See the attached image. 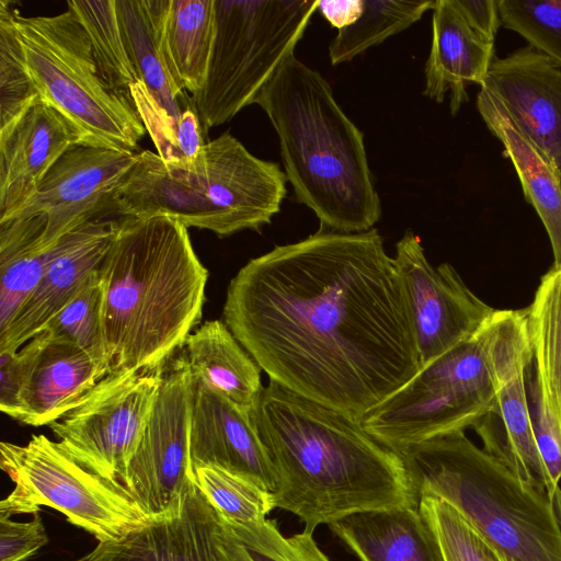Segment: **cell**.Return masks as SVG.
Wrapping results in <instances>:
<instances>
[{
    "instance_id": "1",
    "label": "cell",
    "mask_w": 561,
    "mask_h": 561,
    "mask_svg": "<svg viewBox=\"0 0 561 561\" xmlns=\"http://www.w3.org/2000/svg\"><path fill=\"white\" fill-rule=\"evenodd\" d=\"M222 314L270 380L357 421L422 368L403 278L375 228H320L251 259Z\"/></svg>"
},
{
    "instance_id": "2",
    "label": "cell",
    "mask_w": 561,
    "mask_h": 561,
    "mask_svg": "<svg viewBox=\"0 0 561 561\" xmlns=\"http://www.w3.org/2000/svg\"><path fill=\"white\" fill-rule=\"evenodd\" d=\"M251 415L276 474L274 507L305 530L354 513L419 507L402 459L348 414L270 380Z\"/></svg>"
},
{
    "instance_id": "3",
    "label": "cell",
    "mask_w": 561,
    "mask_h": 561,
    "mask_svg": "<svg viewBox=\"0 0 561 561\" xmlns=\"http://www.w3.org/2000/svg\"><path fill=\"white\" fill-rule=\"evenodd\" d=\"M99 273L111 371L164 367L205 304L208 272L187 228L165 216L122 217Z\"/></svg>"
},
{
    "instance_id": "4",
    "label": "cell",
    "mask_w": 561,
    "mask_h": 561,
    "mask_svg": "<svg viewBox=\"0 0 561 561\" xmlns=\"http://www.w3.org/2000/svg\"><path fill=\"white\" fill-rule=\"evenodd\" d=\"M254 103L277 134L297 202L316 214L320 228L346 233L373 229L381 203L364 134L340 107L329 82L291 55Z\"/></svg>"
},
{
    "instance_id": "5",
    "label": "cell",
    "mask_w": 561,
    "mask_h": 561,
    "mask_svg": "<svg viewBox=\"0 0 561 561\" xmlns=\"http://www.w3.org/2000/svg\"><path fill=\"white\" fill-rule=\"evenodd\" d=\"M278 163L253 156L232 135L207 141L192 163L171 164L150 150L139 158L113 196L122 217L165 216L219 238L260 231L286 196Z\"/></svg>"
},
{
    "instance_id": "6",
    "label": "cell",
    "mask_w": 561,
    "mask_h": 561,
    "mask_svg": "<svg viewBox=\"0 0 561 561\" xmlns=\"http://www.w3.org/2000/svg\"><path fill=\"white\" fill-rule=\"evenodd\" d=\"M417 499L451 505L511 561H561V522L548 494L456 431L398 451Z\"/></svg>"
},
{
    "instance_id": "7",
    "label": "cell",
    "mask_w": 561,
    "mask_h": 561,
    "mask_svg": "<svg viewBox=\"0 0 561 561\" xmlns=\"http://www.w3.org/2000/svg\"><path fill=\"white\" fill-rule=\"evenodd\" d=\"M16 26L42 101L68 122L79 145L134 151L146 128L133 102L103 79L77 15L69 9L53 16L16 15Z\"/></svg>"
},
{
    "instance_id": "8",
    "label": "cell",
    "mask_w": 561,
    "mask_h": 561,
    "mask_svg": "<svg viewBox=\"0 0 561 561\" xmlns=\"http://www.w3.org/2000/svg\"><path fill=\"white\" fill-rule=\"evenodd\" d=\"M319 0H215L216 33L206 79L192 95L204 131L253 104L294 55Z\"/></svg>"
},
{
    "instance_id": "9",
    "label": "cell",
    "mask_w": 561,
    "mask_h": 561,
    "mask_svg": "<svg viewBox=\"0 0 561 561\" xmlns=\"http://www.w3.org/2000/svg\"><path fill=\"white\" fill-rule=\"evenodd\" d=\"M488 321L366 413L359 421L363 428L398 451L472 427L495 403Z\"/></svg>"
},
{
    "instance_id": "10",
    "label": "cell",
    "mask_w": 561,
    "mask_h": 561,
    "mask_svg": "<svg viewBox=\"0 0 561 561\" xmlns=\"http://www.w3.org/2000/svg\"><path fill=\"white\" fill-rule=\"evenodd\" d=\"M0 466L15 485L0 503V517L49 506L99 542L118 541L154 522L123 484L92 473L45 435L26 445L2 442Z\"/></svg>"
},
{
    "instance_id": "11",
    "label": "cell",
    "mask_w": 561,
    "mask_h": 561,
    "mask_svg": "<svg viewBox=\"0 0 561 561\" xmlns=\"http://www.w3.org/2000/svg\"><path fill=\"white\" fill-rule=\"evenodd\" d=\"M163 367L107 374L90 394L50 430L82 467L123 484L159 393Z\"/></svg>"
},
{
    "instance_id": "12",
    "label": "cell",
    "mask_w": 561,
    "mask_h": 561,
    "mask_svg": "<svg viewBox=\"0 0 561 561\" xmlns=\"http://www.w3.org/2000/svg\"><path fill=\"white\" fill-rule=\"evenodd\" d=\"M488 328L495 403L472 428L488 454L556 503L561 494L552 489L529 420L525 371L533 355L526 309H495Z\"/></svg>"
},
{
    "instance_id": "13",
    "label": "cell",
    "mask_w": 561,
    "mask_h": 561,
    "mask_svg": "<svg viewBox=\"0 0 561 561\" xmlns=\"http://www.w3.org/2000/svg\"><path fill=\"white\" fill-rule=\"evenodd\" d=\"M158 397L123 485L153 520L180 512L195 482L190 461L194 380L183 352L169 359Z\"/></svg>"
},
{
    "instance_id": "14",
    "label": "cell",
    "mask_w": 561,
    "mask_h": 561,
    "mask_svg": "<svg viewBox=\"0 0 561 561\" xmlns=\"http://www.w3.org/2000/svg\"><path fill=\"white\" fill-rule=\"evenodd\" d=\"M138 158L134 151L72 146L50 168L34 194L3 221L33 219L44 229L39 248H50L112 210L113 196Z\"/></svg>"
},
{
    "instance_id": "15",
    "label": "cell",
    "mask_w": 561,
    "mask_h": 561,
    "mask_svg": "<svg viewBox=\"0 0 561 561\" xmlns=\"http://www.w3.org/2000/svg\"><path fill=\"white\" fill-rule=\"evenodd\" d=\"M422 367L472 336L495 309L465 284L449 263L433 266L420 238L407 230L396 244Z\"/></svg>"
},
{
    "instance_id": "16",
    "label": "cell",
    "mask_w": 561,
    "mask_h": 561,
    "mask_svg": "<svg viewBox=\"0 0 561 561\" xmlns=\"http://www.w3.org/2000/svg\"><path fill=\"white\" fill-rule=\"evenodd\" d=\"M170 0H115L116 13L129 59L139 82L130 91L134 107L158 154L176 160V131L183 112L194 106L173 78L163 47Z\"/></svg>"
},
{
    "instance_id": "17",
    "label": "cell",
    "mask_w": 561,
    "mask_h": 561,
    "mask_svg": "<svg viewBox=\"0 0 561 561\" xmlns=\"http://www.w3.org/2000/svg\"><path fill=\"white\" fill-rule=\"evenodd\" d=\"M80 561H240V542L194 482L178 514L118 541L99 542Z\"/></svg>"
},
{
    "instance_id": "18",
    "label": "cell",
    "mask_w": 561,
    "mask_h": 561,
    "mask_svg": "<svg viewBox=\"0 0 561 561\" xmlns=\"http://www.w3.org/2000/svg\"><path fill=\"white\" fill-rule=\"evenodd\" d=\"M481 88L561 176V67L527 45L494 57Z\"/></svg>"
},
{
    "instance_id": "19",
    "label": "cell",
    "mask_w": 561,
    "mask_h": 561,
    "mask_svg": "<svg viewBox=\"0 0 561 561\" xmlns=\"http://www.w3.org/2000/svg\"><path fill=\"white\" fill-rule=\"evenodd\" d=\"M194 380L190 461L194 470L216 466L245 476L270 492L276 474L255 428L251 411L233 403L206 382Z\"/></svg>"
},
{
    "instance_id": "20",
    "label": "cell",
    "mask_w": 561,
    "mask_h": 561,
    "mask_svg": "<svg viewBox=\"0 0 561 561\" xmlns=\"http://www.w3.org/2000/svg\"><path fill=\"white\" fill-rule=\"evenodd\" d=\"M116 220L96 219L59 240L58 252L11 323L0 332V353L16 352L57 314L100 267Z\"/></svg>"
},
{
    "instance_id": "21",
    "label": "cell",
    "mask_w": 561,
    "mask_h": 561,
    "mask_svg": "<svg viewBox=\"0 0 561 561\" xmlns=\"http://www.w3.org/2000/svg\"><path fill=\"white\" fill-rule=\"evenodd\" d=\"M76 145V131L43 101L0 133V221L34 194L56 161Z\"/></svg>"
},
{
    "instance_id": "22",
    "label": "cell",
    "mask_w": 561,
    "mask_h": 561,
    "mask_svg": "<svg viewBox=\"0 0 561 561\" xmlns=\"http://www.w3.org/2000/svg\"><path fill=\"white\" fill-rule=\"evenodd\" d=\"M43 331V345L11 416L35 427L62 419L111 373L76 344Z\"/></svg>"
},
{
    "instance_id": "23",
    "label": "cell",
    "mask_w": 561,
    "mask_h": 561,
    "mask_svg": "<svg viewBox=\"0 0 561 561\" xmlns=\"http://www.w3.org/2000/svg\"><path fill=\"white\" fill-rule=\"evenodd\" d=\"M432 10V43L424 68L423 94L442 103L449 92V108L455 116L469 100L467 85H484L494 59V43L469 25L455 0H437Z\"/></svg>"
},
{
    "instance_id": "24",
    "label": "cell",
    "mask_w": 561,
    "mask_h": 561,
    "mask_svg": "<svg viewBox=\"0 0 561 561\" xmlns=\"http://www.w3.org/2000/svg\"><path fill=\"white\" fill-rule=\"evenodd\" d=\"M330 528L360 561H445L437 536L419 507L358 512Z\"/></svg>"
},
{
    "instance_id": "25",
    "label": "cell",
    "mask_w": 561,
    "mask_h": 561,
    "mask_svg": "<svg viewBox=\"0 0 561 561\" xmlns=\"http://www.w3.org/2000/svg\"><path fill=\"white\" fill-rule=\"evenodd\" d=\"M477 108L488 129L503 145V153L513 163L526 202L534 207L547 231L552 266H561V176L485 88H480L477 95Z\"/></svg>"
},
{
    "instance_id": "26",
    "label": "cell",
    "mask_w": 561,
    "mask_h": 561,
    "mask_svg": "<svg viewBox=\"0 0 561 561\" xmlns=\"http://www.w3.org/2000/svg\"><path fill=\"white\" fill-rule=\"evenodd\" d=\"M192 376L252 411L264 386L261 367L220 320L203 323L181 348Z\"/></svg>"
},
{
    "instance_id": "27",
    "label": "cell",
    "mask_w": 561,
    "mask_h": 561,
    "mask_svg": "<svg viewBox=\"0 0 561 561\" xmlns=\"http://www.w3.org/2000/svg\"><path fill=\"white\" fill-rule=\"evenodd\" d=\"M216 33L215 0H170L163 30L167 62L179 87L204 85Z\"/></svg>"
},
{
    "instance_id": "28",
    "label": "cell",
    "mask_w": 561,
    "mask_h": 561,
    "mask_svg": "<svg viewBox=\"0 0 561 561\" xmlns=\"http://www.w3.org/2000/svg\"><path fill=\"white\" fill-rule=\"evenodd\" d=\"M43 229L30 219L0 222V332L13 320L58 252L38 247Z\"/></svg>"
},
{
    "instance_id": "29",
    "label": "cell",
    "mask_w": 561,
    "mask_h": 561,
    "mask_svg": "<svg viewBox=\"0 0 561 561\" xmlns=\"http://www.w3.org/2000/svg\"><path fill=\"white\" fill-rule=\"evenodd\" d=\"M533 363L546 403L561 430V266L541 277L525 308Z\"/></svg>"
},
{
    "instance_id": "30",
    "label": "cell",
    "mask_w": 561,
    "mask_h": 561,
    "mask_svg": "<svg viewBox=\"0 0 561 561\" xmlns=\"http://www.w3.org/2000/svg\"><path fill=\"white\" fill-rule=\"evenodd\" d=\"M435 1L362 0L360 13L329 45L332 65L351 61L368 48L417 22Z\"/></svg>"
},
{
    "instance_id": "31",
    "label": "cell",
    "mask_w": 561,
    "mask_h": 561,
    "mask_svg": "<svg viewBox=\"0 0 561 561\" xmlns=\"http://www.w3.org/2000/svg\"><path fill=\"white\" fill-rule=\"evenodd\" d=\"M67 5L87 31L105 82L131 101L130 91L139 80L124 44L115 0H69Z\"/></svg>"
},
{
    "instance_id": "32",
    "label": "cell",
    "mask_w": 561,
    "mask_h": 561,
    "mask_svg": "<svg viewBox=\"0 0 561 561\" xmlns=\"http://www.w3.org/2000/svg\"><path fill=\"white\" fill-rule=\"evenodd\" d=\"M196 486L230 524L265 520L275 508L273 493L256 481L216 466L194 470Z\"/></svg>"
},
{
    "instance_id": "33",
    "label": "cell",
    "mask_w": 561,
    "mask_h": 561,
    "mask_svg": "<svg viewBox=\"0 0 561 561\" xmlns=\"http://www.w3.org/2000/svg\"><path fill=\"white\" fill-rule=\"evenodd\" d=\"M42 102L9 2L0 0V133Z\"/></svg>"
},
{
    "instance_id": "34",
    "label": "cell",
    "mask_w": 561,
    "mask_h": 561,
    "mask_svg": "<svg viewBox=\"0 0 561 561\" xmlns=\"http://www.w3.org/2000/svg\"><path fill=\"white\" fill-rule=\"evenodd\" d=\"M102 288L99 268L87 279L77 295L55 314L43 330L85 351L111 371L102 324ZM42 330V331H43Z\"/></svg>"
},
{
    "instance_id": "35",
    "label": "cell",
    "mask_w": 561,
    "mask_h": 561,
    "mask_svg": "<svg viewBox=\"0 0 561 561\" xmlns=\"http://www.w3.org/2000/svg\"><path fill=\"white\" fill-rule=\"evenodd\" d=\"M419 510L437 536L445 561H511L444 500L422 495Z\"/></svg>"
},
{
    "instance_id": "36",
    "label": "cell",
    "mask_w": 561,
    "mask_h": 561,
    "mask_svg": "<svg viewBox=\"0 0 561 561\" xmlns=\"http://www.w3.org/2000/svg\"><path fill=\"white\" fill-rule=\"evenodd\" d=\"M503 27L561 67V0H497Z\"/></svg>"
},
{
    "instance_id": "37",
    "label": "cell",
    "mask_w": 561,
    "mask_h": 561,
    "mask_svg": "<svg viewBox=\"0 0 561 561\" xmlns=\"http://www.w3.org/2000/svg\"><path fill=\"white\" fill-rule=\"evenodd\" d=\"M230 525L240 541V561H330L312 531L304 529L285 537L276 522L268 518L255 524Z\"/></svg>"
},
{
    "instance_id": "38",
    "label": "cell",
    "mask_w": 561,
    "mask_h": 561,
    "mask_svg": "<svg viewBox=\"0 0 561 561\" xmlns=\"http://www.w3.org/2000/svg\"><path fill=\"white\" fill-rule=\"evenodd\" d=\"M525 387L533 435L556 494H561V430L550 412L533 363L525 371Z\"/></svg>"
},
{
    "instance_id": "39",
    "label": "cell",
    "mask_w": 561,
    "mask_h": 561,
    "mask_svg": "<svg viewBox=\"0 0 561 561\" xmlns=\"http://www.w3.org/2000/svg\"><path fill=\"white\" fill-rule=\"evenodd\" d=\"M44 337L41 331L19 351L0 353V410L10 417L18 409Z\"/></svg>"
},
{
    "instance_id": "40",
    "label": "cell",
    "mask_w": 561,
    "mask_h": 561,
    "mask_svg": "<svg viewBox=\"0 0 561 561\" xmlns=\"http://www.w3.org/2000/svg\"><path fill=\"white\" fill-rule=\"evenodd\" d=\"M30 522L0 517V561H26L49 541L41 516Z\"/></svg>"
},
{
    "instance_id": "41",
    "label": "cell",
    "mask_w": 561,
    "mask_h": 561,
    "mask_svg": "<svg viewBox=\"0 0 561 561\" xmlns=\"http://www.w3.org/2000/svg\"><path fill=\"white\" fill-rule=\"evenodd\" d=\"M455 4L478 34L494 43L495 35L502 26L497 0H455Z\"/></svg>"
},
{
    "instance_id": "42",
    "label": "cell",
    "mask_w": 561,
    "mask_h": 561,
    "mask_svg": "<svg viewBox=\"0 0 561 561\" xmlns=\"http://www.w3.org/2000/svg\"><path fill=\"white\" fill-rule=\"evenodd\" d=\"M362 0L319 1L318 10L332 27L352 24L360 13Z\"/></svg>"
},
{
    "instance_id": "43",
    "label": "cell",
    "mask_w": 561,
    "mask_h": 561,
    "mask_svg": "<svg viewBox=\"0 0 561 561\" xmlns=\"http://www.w3.org/2000/svg\"><path fill=\"white\" fill-rule=\"evenodd\" d=\"M75 561H80V559H78V560H75Z\"/></svg>"
}]
</instances>
